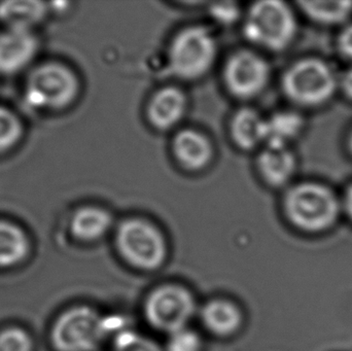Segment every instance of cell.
Here are the masks:
<instances>
[{"instance_id": "5", "label": "cell", "mask_w": 352, "mask_h": 351, "mask_svg": "<svg viewBox=\"0 0 352 351\" xmlns=\"http://www.w3.org/2000/svg\"><path fill=\"white\" fill-rule=\"evenodd\" d=\"M296 30L297 23L291 8L276 0L254 3L248 10L243 27L248 41L273 51L287 47Z\"/></svg>"}, {"instance_id": "25", "label": "cell", "mask_w": 352, "mask_h": 351, "mask_svg": "<svg viewBox=\"0 0 352 351\" xmlns=\"http://www.w3.org/2000/svg\"><path fill=\"white\" fill-rule=\"evenodd\" d=\"M210 12L215 20L223 24H231L239 16V8L233 2L213 4L210 8Z\"/></svg>"}, {"instance_id": "2", "label": "cell", "mask_w": 352, "mask_h": 351, "mask_svg": "<svg viewBox=\"0 0 352 351\" xmlns=\"http://www.w3.org/2000/svg\"><path fill=\"white\" fill-rule=\"evenodd\" d=\"M117 324L92 307H72L54 324L52 343L58 351H94Z\"/></svg>"}, {"instance_id": "14", "label": "cell", "mask_w": 352, "mask_h": 351, "mask_svg": "<svg viewBox=\"0 0 352 351\" xmlns=\"http://www.w3.org/2000/svg\"><path fill=\"white\" fill-rule=\"evenodd\" d=\"M113 224L109 212L96 206L78 208L70 220L72 234L78 240L92 242L102 238Z\"/></svg>"}, {"instance_id": "19", "label": "cell", "mask_w": 352, "mask_h": 351, "mask_svg": "<svg viewBox=\"0 0 352 351\" xmlns=\"http://www.w3.org/2000/svg\"><path fill=\"white\" fill-rule=\"evenodd\" d=\"M232 136L240 148L250 150L264 142L265 119L252 109H243L234 115Z\"/></svg>"}, {"instance_id": "10", "label": "cell", "mask_w": 352, "mask_h": 351, "mask_svg": "<svg viewBox=\"0 0 352 351\" xmlns=\"http://www.w3.org/2000/svg\"><path fill=\"white\" fill-rule=\"evenodd\" d=\"M39 51L34 31H0V76H14L30 67Z\"/></svg>"}, {"instance_id": "9", "label": "cell", "mask_w": 352, "mask_h": 351, "mask_svg": "<svg viewBox=\"0 0 352 351\" xmlns=\"http://www.w3.org/2000/svg\"><path fill=\"white\" fill-rule=\"evenodd\" d=\"M268 80V64L252 52H238L226 65V84L240 98L256 96L266 87Z\"/></svg>"}, {"instance_id": "28", "label": "cell", "mask_w": 352, "mask_h": 351, "mask_svg": "<svg viewBox=\"0 0 352 351\" xmlns=\"http://www.w3.org/2000/svg\"><path fill=\"white\" fill-rule=\"evenodd\" d=\"M345 208H346L347 214L352 218V185L351 189L347 191L346 198H345Z\"/></svg>"}, {"instance_id": "6", "label": "cell", "mask_w": 352, "mask_h": 351, "mask_svg": "<svg viewBox=\"0 0 352 351\" xmlns=\"http://www.w3.org/2000/svg\"><path fill=\"white\" fill-rule=\"evenodd\" d=\"M285 94L300 104L320 105L332 97L337 80L332 68L318 59H304L294 64L283 76Z\"/></svg>"}, {"instance_id": "17", "label": "cell", "mask_w": 352, "mask_h": 351, "mask_svg": "<svg viewBox=\"0 0 352 351\" xmlns=\"http://www.w3.org/2000/svg\"><path fill=\"white\" fill-rule=\"evenodd\" d=\"M30 251L26 232L14 223L0 220V268L22 263Z\"/></svg>"}, {"instance_id": "8", "label": "cell", "mask_w": 352, "mask_h": 351, "mask_svg": "<svg viewBox=\"0 0 352 351\" xmlns=\"http://www.w3.org/2000/svg\"><path fill=\"white\" fill-rule=\"evenodd\" d=\"M217 45L212 35L203 27H190L176 35L170 47L169 62L176 76L196 78L212 65Z\"/></svg>"}, {"instance_id": "3", "label": "cell", "mask_w": 352, "mask_h": 351, "mask_svg": "<svg viewBox=\"0 0 352 351\" xmlns=\"http://www.w3.org/2000/svg\"><path fill=\"white\" fill-rule=\"evenodd\" d=\"M285 212L294 226L305 232H322L339 216L338 199L329 188L316 183L296 185L285 198Z\"/></svg>"}, {"instance_id": "22", "label": "cell", "mask_w": 352, "mask_h": 351, "mask_svg": "<svg viewBox=\"0 0 352 351\" xmlns=\"http://www.w3.org/2000/svg\"><path fill=\"white\" fill-rule=\"evenodd\" d=\"M113 351H162L150 338L132 330H123L115 338Z\"/></svg>"}, {"instance_id": "24", "label": "cell", "mask_w": 352, "mask_h": 351, "mask_svg": "<svg viewBox=\"0 0 352 351\" xmlns=\"http://www.w3.org/2000/svg\"><path fill=\"white\" fill-rule=\"evenodd\" d=\"M169 335L170 336L167 341V351H201L202 350L200 336L188 328L178 330Z\"/></svg>"}, {"instance_id": "4", "label": "cell", "mask_w": 352, "mask_h": 351, "mask_svg": "<svg viewBox=\"0 0 352 351\" xmlns=\"http://www.w3.org/2000/svg\"><path fill=\"white\" fill-rule=\"evenodd\" d=\"M116 245L128 264L146 271L158 269L167 258V243L162 232L140 218H130L120 225Z\"/></svg>"}, {"instance_id": "26", "label": "cell", "mask_w": 352, "mask_h": 351, "mask_svg": "<svg viewBox=\"0 0 352 351\" xmlns=\"http://www.w3.org/2000/svg\"><path fill=\"white\" fill-rule=\"evenodd\" d=\"M338 45L341 53L352 59V24L343 29L339 36Z\"/></svg>"}, {"instance_id": "15", "label": "cell", "mask_w": 352, "mask_h": 351, "mask_svg": "<svg viewBox=\"0 0 352 351\" xmlns=\"http://www.w3.org/2000/svg\"><path fill=\"white\" fill-rule=\"evenodd\" d=\"M173 148L178 161L190 169L204 167L212 154L210 142L203 134L195 130L179 132L173 142Z\"/></svg>"}, {"instance_id": "12", "label": "cell", "mask_w": 352, "mask_h": 351, "mask_svg": "<svg viewBox=\"0 0 352 351\" xmlns=\"http://www.w3.org/2000/svg\"><path fill=\"white\" fill-rule=\"evenodd\" d=\"M201 321L213 335L229 337L239 331L243 315L239 307L231 301L214 299L203 306Z\"/></svg>"}, {"instance_id": "16", "label": "cell", "mask_w": 352, "mask_h": 351, "mask_svg": "<svg viewBox=\"0 0 352 351\" xmlns=\"http://www.w3.org/2000/svg\"><path fill=\"white\" fill-rule=\"evenodd\" d=\"M296 159L287 146H267L258 157V169L272 185H285L295 172Z\"/></svg>"}, {"instance_id": "20", "label": "cell", "mask_w": 352, "mask_h": 351, "mask_svg": "<svg viewBox=\"0 0 352 351\" xmlns=\"http://www.w3.org/2000/svg\"><path fill=\"white\" fill-rule=\"evenodd\" d=\"M300 4L309 18L326 25L344 22L352 12L351 1H303Z\"/></svg>"}, {"instance_id": "7", "label": "cell", "mask_w": 352, "mask_h": 351, "mask_svg": "<svg viewBox=\"0 0 352 351\" xmlns=\"http://www.w3.org/2000/svg\"><path fill=\"white\" fill-rule=\"evenodd\" d=\"M196 313V301L190 291L176 284L155 288L144 303V317L158 331L175 333L188 328Z\"/></svg>"}, {"instance_id": "11", "label": "cell", "mask_w": 352, "mask_h": 351, "mask_svg": "<svg viewBox=\"0 0 352 351\" xmlns=\"http://www.w3.org/2000/svg\"><path fill=\"white\" fill-rule=\"evenodd\" d=\"M49 12L47 3L38 0H8L0 2V23L3 28L34 31Z\"/></svg>"}, {"instance_id": "18", "label": "cell", "mask_w": 352, "mask_h": 351, "mask_svg": "<svg viewBox=\"0 0 352 351\" xmlns=\"http://www.w3.org/2000/svg\"><path fill=\"white\" fill-rule=\"evenodd\" d=\"M301 115L293 111H280L265 119L264 142L267 146L283 148L297 137L303 128Z\"/></svg>"}, {"instance_id": "21", "label": "cell", "mask_w": 352, "mask_h": 351, "mask_svg": "<svg viewBox=\"0 0 352 351\" xmlns=\"http://www.w3.org/2000/svg\"><path fill=\"white\" fill-rule=\"evenodd\" d=\"M24 133L22 119L12 109L0 105V156L16 148Z\"/></svg>"}, {"instance_id": "29", "label": "cell", "mask_w": 352, "mask_h": 351, "mask_svg": "<svg viewBox=\"0 0 352 351\" xmlns=\"http://www.w3.org/2000/svg\"><path fill=\"white\" fill-rule=\"evenodd\" d=\"M349 148H351V150L352 152V133L351 135V138H349Z\"/></svg>"}, {"instance_id": "23", "label": "cell", "mask_w": 352, "mask_h": 351, "mask_svg": "<svg viewBox=\"0 0 352 351\" xmlns=\"http://www.w3.org/2000/svg\"><path fill=\"white\" fill-rule=\"evenodd\" d=\"M30 336L21 328L12 327L0 332V351H32Z\"/></svg>"}, {"instance_id": "27", "label": "cell", "mask_w": 352, "mask_h": 351, "mask_svg": "<svg viewBox=\"0 0 352 351\" xmlns=\"http://www.w3.org/2000/svg\"><path fill=\"white\" fill-rule=\"evenodd\" d=\"M342 86L347 96L352 99V69L347 71L343 78Z\"/></svg>"}, {"instance_id": "13", "label": "cell", "mask_w": 352, "mask_h": 351, "mask_svg": "<svg viewBox=\"0 0 352 351\" xmlns=\"http://www.w3.org/2000/svg\"><path fill=\"white\" fill-rule=\"evenodd\" d=\"M186 106L184 93L179 89L169 87L155 95L148 106V117L159 129H168L180 121Z\"/></svg>"}, {"instance_id": "1", "label": "cell", "mask_w": 352, "mask_h": 351, "mask_svg": "<svg viewBox=\"0 0 352 351\" xmlns=\"http://www.w3.org/2000/svg\"><path fill=\"white\" fill-rule=\"evenodd\" d=\"M80 80L76 72L58 61H45L29 70L23 96L31 109L55 113L68 109L78 98Z\"/></svg>"}]
</instances>
